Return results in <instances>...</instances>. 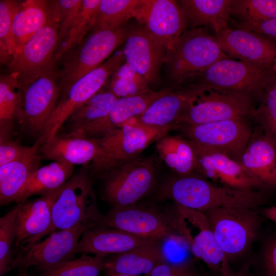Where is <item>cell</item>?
<instances>
[{
    "mask_svg": "<svg viewBox=\"0 0 276 276\" xmlns=\"http://www.w3.org/2000/svg\"><path fill=\"white\" fill-rule=\"evenodd\" d=\"M258 254L264 276H276V232L264 239Z\"/></svg>",
    "mask_w": 276,
    "mask_h": 276,
    "instance_id": "f6af8a7d",
    "label": "cell"
},
{
    "mask_svg": "<svg viewBox=\"0 0 276 276\" xmlns=\"http://www.w3.org/2000/svg\"><path fill=\"white\" fill-rule=\"evenodd\" d=\"M156 198L161 201L170 200L177 204L202 212L221 208L255 209L267 200L266 195L262 192L216 184L196 173L170 176L160 185Z\"/></svg>",
    "mask_w": 276,
    "mask_h": 276,
    "instance_id": "6da1fadb",
    "label": "cell"
},
{
    "mask_svg": "<svg viewBox=\"0 0 276 276\" xmlns=\"http://www.w3.org/2000/svg\"><path fill=\"white\" fill-rule=\"evenodd\" d=\"M231 15L241 22H257L276 18V0H232Z\"/></svg>",
    "mask_w": 276,
    "mask_h": 276,
    "instance_id": "ab89813d",
    "label": "cell"
},
{
    "mask_svg": "<svg viewBox=\"0 0 276 276\" xmlns=\"http://www.w3.org/2000/svg\"><path fill=\"white\" fill-rule=\"evenodd\" d=\"M134 18L166 49L186 30L184 14L177 1L141 0Z\"/></svg>",
    "mask_w": 276,
    "mask_h": 276,
    "instance_id": "e0dca14e",
    "label": "cell"
},
{
    "mask_svg": "<svg viewBox=\"0 0 276 276\" xmlns=\"http://www.w3.org/2000/svg\"><path fill=\"white\" fill-rule=\"evenodd\" d=\"M63 186L31 201L20 202L16 217L15 249L25 251L47 236L52 224V210Z\"/></svg>",
    "mask_w": 276,
    "mask_h": 276,
    "instance_id": "d6986e66",
    "label": "cell"
},
{
    "mask_svg": "<svg viewBox=\"0 0 276 276\" xmlns=\"http://www.w3.org/2000/svg\"><path fill=\"white\" fill-rule=\"evenodd\" d=\"M171 88L170 87L158 91L150 89L135 96L119 98L104 118L84 127L71 130L70 133L89 138H100L143 113L152 102Z\"/></svg>",
    "mask_w": 276,
    "mask_h": 276,
    "instance_id": "7402d4cb",
    "label": "cell"
},
{
    "mask_svg": "<svg viewBox=\"0 0 276 276\" xmlns=\"http://www.w3.org/2000/svg\"><path fill=\"white\" fill-rule=\"evenodd\" d=\"M83 0L57 1L59 14L58 47L65 39L79 14Z\"/></svg>",
    "mask_w": 276,
    "mask_h": 276,
    "instance_id": "ee69618b",
    "label": "cell"
},
{
    "mask_svg": "<svg viewBox=\"0 0 276 276\" xmlns=\"http://www.w3.org/2000/svg\"><path fill=\"white\" fill-rule=\"evenodd\" d=\"M157 242L105 225H99L84 232L79 242L77 254L107 257Z\"/></svg>",
    "mask_w": 276,
    "mask_h": 276,
    "instance_id": "d4e9b609",
    "label": "cell"
},
{
    "mask_svg": "<svg viewBox=\"0 0 276 276\" xmlns=\"http://www.w3.org/2000/svg\"><path fill=\"white\" fill-rule=\"evenodd\" d=\"M39 152L46 159L73 165L92 162L95 171L104 174L121 163L105 151L93 138L70 133L62 135L57 134L44 142Z\"/></svg>",
    "mask_w": 276,
    "mask_h": 276,
    "instance_id": "9a60e30c",
    "label": "cell"
},
{
    "mask_svg": "<svg viewBox=\"0 0 276 276\" xmlns=\"http://www.w3.org/2000/svg\"><path fill=\"white\" fill-rule=\"evenodd\" d=\"M202 91V89L192 87L171 86L168 92L157 98L143 113L129 121L153 126L177 124Z\"/></svg>",
    "mask_w": 276,
    "mask_h": 276,
    "instance_id": "603a6c76",
    "label": "cell"
},
{
    "mask_svg": "<svg viewBox=\"0 0 276 276\" xmlns=\"http://www.w3.org/2000/svg\"><path fill=\"white\" fill-rule=\"evenodd\" d=\"M156 148L160 158L176 174L195 173V152L188 139L181 135L167 134L156 142Z\"/></svg>",
    "mask_w": 276,
    "mask_h": 276,
    "instance_id": "1f68e13d",
    "label": "cell"
},
{
    "mask_svg": "<svg viewBox=\"0 0 276 276\" xmlns=\"http://www.w3.org/2000/svg\"><path fill=\"white\" fill-rule=\"evenodd\" d=\"M257 121L260 130L276 142V80L265 90L259 108L252 115Z\"/></svg>",
    "mask_w": 276,
    "mask_h": 276,
    "instance_id": "7bdbcfd3",
    "label": "cell"
},
{
    "mask_svg": "<svg viewBox=\"0 0 276 276\" xmlns=\"http://www.w3.org/2000/svg\"><path fill=\"white\" fill-rule=\"evenodd\" d=\"M203 213L231 265L250 257L263 222V216L259 213L243 208H221Z\"/></svg>",
    "mask_w": 276,
    "mask_h": 276,
    "instance_id": "3957f363",
    "label": "cell"
},
{
    "mask_svg": "<svg viewBox=\"0 0 276 276\" xmlns=\"http://www.w3.org/2000/svg\"><path fill=\"white\" fill-rule=\"evenodd\" d=\"M91 183L86 172L74 175L63 186L52 210V224L47 235L78 225L89 228L103 224Z\"/></svg>",
    "mask_w": 276,
    "mask_h": 276,
    "instance_id": "8992f818",
    "label": "cell"
},
{
    "mask_svg": "<svg viewBox=\"0 0 276 276\" xmlns=\"http://www.w3.org/2000/svg\"><path fill=\"white\" fill-rule=\"evenodd\" d=\"M74 165L54 161L39 167L29 176L16 202L25 201L30 196H40L53 192L63 186L73 176Z\"/></svg>",
    "mask_w": 276,
    "mask_h": 276,
    "instance_id": "f546056e",
    "label": "cell"
},
{
    "mask_svg": "<svg viewBox=\"0 0 276 276\" xmlns=\"http://www.w3.org/2000/svg\"><path fill=\"white\" fill-rule=\"evenodd\" d=\"M106 257L82 254L80 258L42 272L40 276H100V273L104 270Z\"/></svg>",
    "mask_w": 276,
    "mask_h": 276,
    "instance_id": "60d3db41",
    "label": "cell"
},
{
    "mask_svg": "<svg viewBox=\"0 0 276 276\" xmlns=\"http://www.w3.org/2000/svg\"><path fill=\"white\" fill-rule=\"evenodd\" d=\"M215 36L223 51L230 58L273 68L276 61V44L263 35L227 27Z\"/></svg>",
    "mask_w": 276,
    "mask_h": 276,
    "instance_id": "ffe728a7",
    "label": "cell"
},
{
    "mask_svg": "<svg viewBox=\"0 0 276 276\" xmlns=\"http://www.w3.org/2000/svg\"><path fill=\"white\" fill-rule=\"evenodd\" d=\"M104 194L113 207L135 205L156 186L157 171L150 157L120 163L105 174Z\"/></svg>",
    "mask_w": 276,
    "mask_h": 276,
    "instance_id": "ba28073f",
    "label": "cell"
},
{
    "mask_svg": "<svg viewBox=\"0 0 276 276\" xmlns=\"http://www.w3.org/2000/svg\"><path fill=\"white\" fill-rule=\"evenodd\" d=\"M232 0L177 1L191 29L209 28L215 34L227 27L231 15Z\"/></svg>",
    "mask_w": 276,
    "mask_h": 276,
    "instance_id": "83f0119b",
    "label": "cell"
},
{
    "mask_svg": "<svg viewBox=\"0 0 276 276\" xmlns=\"http://www.w3.org/2000/svg\"><path fill=\"white\" fill-rule=\"evenodd\" d=\"M125 62L123 51H119L62 93L45 125L42 134L44 142L56 136L72 113L103 87L115 71Z\"/></svg>",
    "mask_w": 276,
    "mask_h": 276,
    "instance_id": "9c48e42d",
    "label": "cell"
},
{
    "mask_svg": "<svg viewBox=\"0 0 276 276\" xmlns=\"http://www.w3.org/2000/svg\"><path fill=\"white\" fill-rule=\"evenodd\" d=\"M275 80L273 67L227 58L175 85L234 92L251 98L252 96L262 97Z\"/></svg>",
    "mask_w": 276,
    "mask_h": 276,
    "instance_id": "7a4b0ae2",
    "label": "cell"
},
{
    "mask_svg": "<svg viewBox=\"0 0 276 276\" xmlns=\"http://www.w3.org/2000/svg\"><path fill=\"white\" fill-rule=\"evenodd\" d=\"M141 0H101L93 31L114 30L134 18Z\"/></svg>",
    "mask_w": 276,
    "mask_h": 276,
    "instance_id": "e575fe53",
    "label": "cell"
},
{
    "mask_svg": "<svg viewBox=\"0 0 276 276\" xmlns=\"http://www.w3.org/2000/svg\"><path fill=\"white\" fill-rule=\"evenodd\" d=\"M37 144V140L32 146L27 147L17 141L1 139L0 166L26 156L34 149Z\"/></svg>",
    "mask_w": 276,
    "mask_h": 276,
    "instance_id": "bcb514c9",
    "label": "cell"
},
{
    "mask_svg": "<svg viewBox=\"0 0 276 276\" xmlns=\"http://www.w3.org/2000/svg\"><path fill=\"white\" fill-rule=\"evenodd\" d=\"M259 213L263 217L276 223V205L265 208Z\"/></svg>",
    "mask_w": 276,
    "mask_h": 276,
    "instance_id": "f907efd6",
    "label": "cell"
},
{
    "mask_svg": "<svg viewBox=\"0 0 276 276\" xmlns=\"http://www.w3.org/2000/svg\"><path fill=\"white\" fill-rule=\"evenodd\" d=\"M273 68H274V71H275V72L276 73V61H275V63L274 64Z\"/></svg>",
    "mask_w": 276,
    "mask_h": 276,
    "instance_id": "f5cc1de1",
    "label": "cell"
},
{
    "mask_svg": "<svg viewBox=\"0 0 276 276\" xmlns=\"http://www.w3.org/2000/svg\"><path fill=\"white\" fill-rule=\"evenodd\" d=\"M160 263L163 260L158 241L107 256L103 271L139 276L149 273Z\"/></svg>",
    "mask_w": 276,
    "mask_h": 276,
    "instance_id": "f1b7e54d",
    "label": "cell"
},
{
    "mask_svg": "<svg viewBox=\"0 0 276 276\" xmlns=\"http://www.w3.org/2000/svg\"><path fill=\"white\" fill-rule=\"evenodd\" d=\"M190 141L195 155V173L218 184L235 189L254 190L255 188H262L237 161L224 153Z\"/></svg>",
    "mask_w": 276,
    "mask_h": 276,
    "instance_id": "ac0fdd59",
    "label": "cell"
},
{
    "mask_svg": "<svg viewBox=\"0 0 276 276\" xmlns=\"http://www.w3.org/2000/svg\"><path fill=\"white\" fill-rule=\"evenodd\" d=\"M103 224L155 241L176 232H189L185 222L175 213L167 217L153 208L136 204L113 207L104 215Z\"/></svg>",
    "mask_w": 276,
    "mask_h": 276,
    "instance_id": "30bf717a",
    "label": "cell"
},
{
    "mask_svg": "<svg viewBox=\"0 0 276 276\" xmlns=\"http://www.w3.org/2000/svg\"><path fill=\"white\" fill-rule=\"evenodd\" d=\"M148 82L127 63L121 65L110 77L108 88L119 98L130 97L151 89Z\"/></svg>",
    "mask_w": 276,
    "mask_h": 276,
    "instance_id": "74e56055",
    "label": "cell"
},
{
    "mask_svg": "<svg viewBox=\"0 0 276 276\" xmlns=\"http://www.w3.org/2000/svg\"><path fill=\"white\" fill-rule=\"evenodd\" d=\"M238 163L262 188H276V142L260 130L251 135Z\"/></svg>",
    "mask_w": 276,
    "mask_h": 276,
    "instance_id": "cb8c5ba5",
    "label": "cell"
},
{
    "mask_svg": "<svg viewBox=\"0 0 276 276\" xmlns=\"http://www.w3.org/2000/svg\"><path fill=\"white\" fill-rule=\"evenodd\" d=\"M227 58L215 35L198 28L186 30L166 49L164 63L175 85Z\"/></svg>",
    "mask_w": 276,
    "mask_h": 276,
    "instance_id": "277c9868",
    "label": "cell"
},
{
    "mask_svg": "<svg viewBox=\"0 0 276 276\" xmlns=\"http://www.w3.org/2000/svg\"><path fill=\"white\" fill-rule=\"evenodd\" d=\"M55 71L41 75L21 89L16 118L29 133L39 137L60 95Z\"/></svg>",
    "mask_w": 276,
    "mask_h": 276,
    "instance_id": "5bb4252c",
    "label": "cell"
},
{
    "mask_svg": "<svg viewBox=\"0 0 276 276\" xmlns=\"http://www.w3.org/2000/svg\"><path fill=\"white\" fill-rule=\"evenodd\" d=\"M175 204V208L185 220L198 230L194 236L192 252L195 258L203 262L213 271L219 270L226 259L219 247L203 212Z\"/></svg>",
    "mask_w": 276,
    "mask_h": 276,
    "instance_id": "484cf974",
    "label": "cell"
},
{
    "mask_svg": "<svg viewBox=\"0 0 276 276\" xmlns=\"http://www.w3.org/2000/svg\"><path fill=\"white\" fill-rule=\"evenodd\" d=\"M144 276H199L190 266H175L160 263Z\"/></svg>",
    "mask_w": 276,
    "mask_h": 276,
    "instance_id": "7dc6e473",
    "label": "cell"
},
{
    "mask_svg": "<svg viewBox=\"0 0 276 276\" xmlns=\"http://www.w3.org/2000/svg\"><path fill=\"white\" fill-rule=\"evenodd\" d=\"M215 272V276H255L245 267L238 271L233 270L226 259L223 262L219 270Z\"/></svg>",
    "mask_w": 276,
    "mask_h": 276,
    "instance_id": "681fc988",
    "label": "cell"
},
{
    "mask_svg": "<svg viewBox=\"0 0 276 276\" xmlns=\"http://www.w3.org/2000/svg\"><path fill=\"white\" fill-rule=\"evenodd\" d=\"M21 2L15 0L0 1V60L7 65L16 47L13 24Z\"/></svg>",
    "mask_w": 276,
    "mask_h": 276,
    "instance_id": "f35d334b",
    "label": "cell"
},
{
    "mask_svg": "<svg viewBox=\"0 0 276 276\" xmlns=\"http://www.w3.org/2000/svg\"><path fill=\"white\" fill-rule=\"evenodd\" d=\"M34 149L26 156L0 166L1 205L16 202L30 175L39 168V149L44 142L42 135Z\"/></svg>",
    "mask_w": 276,
    "mask_h": 276,
    "instance_id": "4316f807",
    "label": "cell"
},
{
    "mask_svg": "<svg viewBox=\"0 0 276 276\" xmlns=\"http://www.w3.org/2000/svg\"><path fill=\"white\" fill-rule=\"evenodd\" d=\"M181 136L203 147L217 151L239 162L252 135L244 119L198 125L177 124Z\"/></svg>",
    "mask_w": 276,
    "mask_h": 276,
    "instance_id": "7c38bea8",
    "label": "cell"
},
{
    "mask_svg": "<svg viewBox=\"0 0 276 276\" xmlns=\"http://www.w3.org/2000/svg\"><path fill=\"white\" fill-rule=\"evenodd\" d=\"M118 99L108 86L102 87L70 116L67 120L71 131L84 127L104 118Z\"/></svg>",
    "mask_w": 276,
    "mask_h": 276,
    "instance_id": "d6a6232c",
    "label": "cell"
},
{
    "mask_svg": "<svg viewBox=\"0 0 276 276\" xmlns=\"http://www.w3.org/2000/svg\"><path fill=\"white\" fill-rule=\"evenodd\" d=\"M59 22L57 1H53L46 25L13 54L7 65L16 77L21 90L41 75L55 70Z\"/></svg>",
    "mask_w": 276,
    "mask_h": 276,
    "instance_id": "5b68a950",
    "label": "cell"
},
{
    "mask_svg": "<svg viewBox=\"0 0 276 276\" xmlns=\"http://www.w3.org/2000/svg\"><path fill=\"white\" fill-rule=\"evenodd\" d=\"M101 276H133L125 274L111 273L103 272V274Z\"/></svg>",
    "mask_w": 276,
    "mask_h": 276,
    "instance_id": "816d5d0a",
    "label": "cell"
},
{
    "mask_svg": "<svg viewBox=\"0 0 276 276\" xmlns=\"http://www.w3.org/2000/svg\"><path fill=\"white\" fill-rule=\"evenodd\" d=\"M194 102L177 124L198 125L221 121L244 119L252 116L251 98L247 95L217 89L202 88Z\"/></svg>",
    "mask_w": 276,
    "mask_h": 276,
    "instance_id": "4fadbf2b",
    "label": "cell"
},
{
    "mask_svg": "<svg viewBox=\"0 0 276 276\" xmlns=\"http://www.w3.org/2000/svg\"><path fill=\"white\" fill-rule=\"evenodd\" d=\"M88 228L85 225H78L52 233L44 241L18 252L12 269L17 268L22 276H28L27 270L31 266H36L44 272L74 259L81 237Z\"/></svg>",
    "mask_w": 276,
    "mask_h": 276,
    "instance_id": "8fae6325",
    "label": "cell"
},
{
    "mask_svg": "<svg viewBox=\"0 0 276 276\" xmlns=\"http://www.w3.org/2000/svg\"><path fill=\"white\" fill-rule=\"evenodd\" d=\"M22 92L15 75L12 73L0 77L1 134L6 132V126L16 118Z\"/></svg>",
    "mask_w": 276,
    "mask_h": 276,
    "instance_id": "8d00e7d4",
    "label": "cell"
},
{
    "mask_svg": "<svg viewBox=\"0 0 276 276\" xmlns=\"http://www.w3.org/2000/svg\"><path fill=\"white\" fill-rule=\"evenodd\" d=\"M177 124L153 126L127 121L100 138H93L107 153L119 162L137 158L148 146L176 130Z\"/></svg>",
    "mask_w": 276,
    "mask_h": 276,
    "instance_id": "2e32d148",
    "label": "cell"
},
{
    "mask_svg": "<svg viewBox=\"0 0 276 276\" xmlns=\"http://www.w3.org/2000/svg\"><path fill=\"white\" fill-rule=\"evenodd\" d=\"M191 232L178 231L159 241L163 263L175 266H190L195 258Z\"/></svg>",
    "mask_w": 276,
    "mask_h": 276,
    "instance_id": "d590c367",
    "label": "cell"
},
{
    "mask_svg": "<svg viewBox=\"0 0 276 276\" xmlns=\"http://www.w3.org/2000/svg\"><path fill=\"white\" fill-rule=\"evenodd\" d=\"M100 0H83L77 19L70 31L57 49L55 62L69 51L76 48L84 39L89 31L95 27Z\"/></svg>",
    "mask_w": 276,
    "mask_h": 276,
    "instance_id": "836d02e7",
    "label": "cell"
},
{
    "mask_svg": "<svg viewBox=\"0 0 276 276\" xmlns=\"http://www.w3.org/2000/svg\"><path fill=\"white\" fill-rule=\"evenodd\" d=\"M51 7L52 1L27 0L21 2L13 24L16 49L46 25Z\"/></svg>",
    "mask_w": 276,
    "mask_h": 276,
    "instance_id": "4dcf8cb0",
    "label": "cell"
},
{
    "mask_svg": "<svg viewBox=\"0 0 276 276\" xmlns=\"http://www.w3.org/2000/svg\"><path fill=\"white\" fill-rule=\"evenodd\" d=\"M122 51L125 62L149 84L157 80L166 48L144 27L129 30Z\"/></svg>",
    "mask_w": 276,
    "mask_h": 276,
    "instance_id": "44dd1931",
    "label": "cell"
},
{
    "mask_svg": "<svg viewBox=\"0 0 276 276\" xmlns=\"http://www.w3.org/2000/svg\"><path fill=\"white\" fill-rule=\"evenodd\" d=\"M128 31L125 26L114 30L93 31L80 44L66 53L61 58L62 66L57 74L60 95L102 64L124 43Z\"/></svg>",
    "mask_w": 276,
    "mask_h": 276,
    "instance_id": "52a82bcc",
    "label": "cell"
},
{
    "mask_svg": "<svg viewBox=\"0 0 276 276\" xmlns=\"http://www.w3.org/2000/svg\"><path fill=\"white\" fill-rule=\"evenodd\" d=\"M238 28L276 39V18L257 22H241Z\"/></svg>",
    "mask_w": 276,
    "mask_h": 276,
    "instance_id": "c3c4849f",
    "label": "cell"
},
{
    "mask_svg": "<svg viewBox=\"0 0 276 276\" xmlns=\"http://www.w3.org/2000/svg\"><path fill=\"white\" fill-rule=\"evenodd\" d=\"M19 203L0 218V276L12 270V246L16 239V217Z\"/></svg>",
    "mask_w": 276,
    "mask_h": 276,
    "instance_id": "b9f144b4",
    "label": "cell"
}]
</instances>
